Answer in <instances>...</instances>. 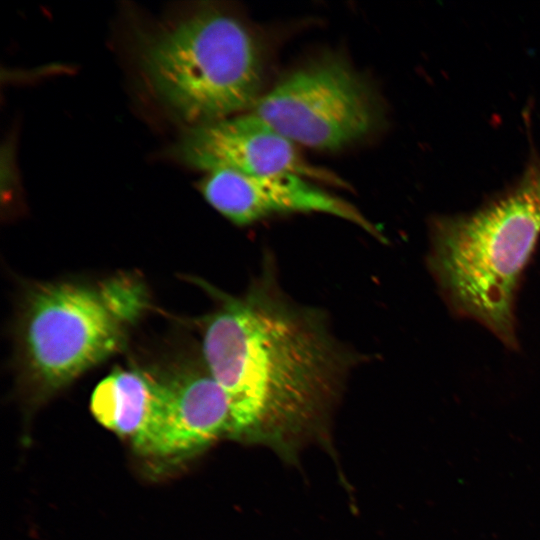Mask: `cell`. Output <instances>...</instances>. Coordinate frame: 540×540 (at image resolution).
<instances>
[{
    "instance_id": "1",
    "label": "cell",
    "mask_w": 540,
    "mask_h": 540,
    "mask_svg": "<svg viewBox=\"0 0 540 540\" xmlns=\"http://www.w3.org/2000/svg\"><path fill=\"white\" fill-rule=\"evenodd\" d=\"M202 321V359L224 390L231 436L281 442L319 425L358 358L325 315L297 304L265 266Z\"/></svg>"
},
{
    "instance_id": "2",
    "label": "cell",
    "mask_w": 540,
    "mask_h": 540,
    "mask_svg": "<svg viewBox=\"0 0 540 540\" xmlns=\"http://www.w3.org/2000/svg\"><path fill=\"white\" fill-rule=\"evenodd\" d=\"M540 236V158L509 191L471 214L431 225L429 266L450 306L517 345L514 299Z\"/></svg>"
},
{
    "instance_id": "3",
    "label": "cell",
    "mask_w": 540,
    "mask_h": 540,
    "mask_svg": "<svg viewBox=\"0 0 540 540\" xmlns=\"http://www.w3.org/2000/svg\"><path fill=\"white\" fill-rule=\"evenodd\" d=\"M140 65L154 94L192 126L230 117L256 103L260 45L238 17L203 9L144 40Z\"/></svg>"
},
{
    "instance_id": "4",
    "label": "cell",
    "mask_w": 540,
    "mask_h": 540,
    "mask_svg": "<svg viewBox=\"0 0 540 540\" xmlns=\"http://www.w3.org/2000/svg\"><path fill=\"white\" fill-rule=\"evenodd\" d=\"M147 305L143 282L131 275L35 286L18 326L27 382L46 395L65 387L119 351Z\"/></svg>"
},
{
    "instance_id": "5",
    "label": "cell",
    "mask_w": 540,
    "mask_h": 540,
    "mask_svg": "<svg viewBox=\"0 0 540 540\" xmlns=\"http://www.w3.org/2000/svg\"><path fill=\"white\" fill-rule=\"evenodd\" d=\"M252 112L295 145L320 150L362 139L381 119L367 83L343 58L329 55L287 74Z\"/></svg>"
},
{
    "instance_id": "6",
    "label": "cell",
    "mask_w": 540,
    "mask_h": 540,
    "mask_svg": "<svg viewBox=\"0 0 540 540\" xmlns=\"http://www.w3.org/2000/svg\"><path fill=\"white\" fill-rule=\"evenodd\" d=\"M171 153L183 164L207 173H294L312 181L343 186L334 174L311 165L294 143L254 112L192 126Z\"/></svg>"
},
{
    "instance_id": "7",
    "label": "cell",
    "mask_w": 540,
    "mask_h": 540,
    "mask_svg": "<svg viewBox=\"0 0 540 540\" xmlns=\"http://www.w3.org/2000/svg\"><path fill=\"white\" fill-rule=\"evenodd\" d=\"M206 201L237 225L286 213H323L351 222L381 238L377 227L355 206L294 173L244 175L220 170L200 182Z\"/></svg>"
},
{
    "instance_id": "8",
    "label": "cell",
    "mask_w": 540,
    "mask_h": 540,
    "mask_svg": "<svg viewBox=\"0 0 540 540\" xmlns=\"http://www.w3.org/2000/svg\"><path fill=\"white\" fill-rule=\"evenodd\" d=\"M164 379L163 413L145 454L181 456L222 436H231L227 396L204 361L200 368H189Z\"/></svg>"
},
{
    "instance_id": "9",
    "label": "cell",
    "mask_w": 540,
    "mask_h": 540,
    "mask_svg": "<svg viewBox=\"0 0 540 540\" xmlns=\"http://www.w3.org/2000/svg\"><path fill=\"white\" fill-rule=\"evenodd\" d=\"M165 398L164 378L139 368H120L98 383L91 397V411L98 422L128 437L145 453L160 422Z\"/></svg>"
}]
</instances>
